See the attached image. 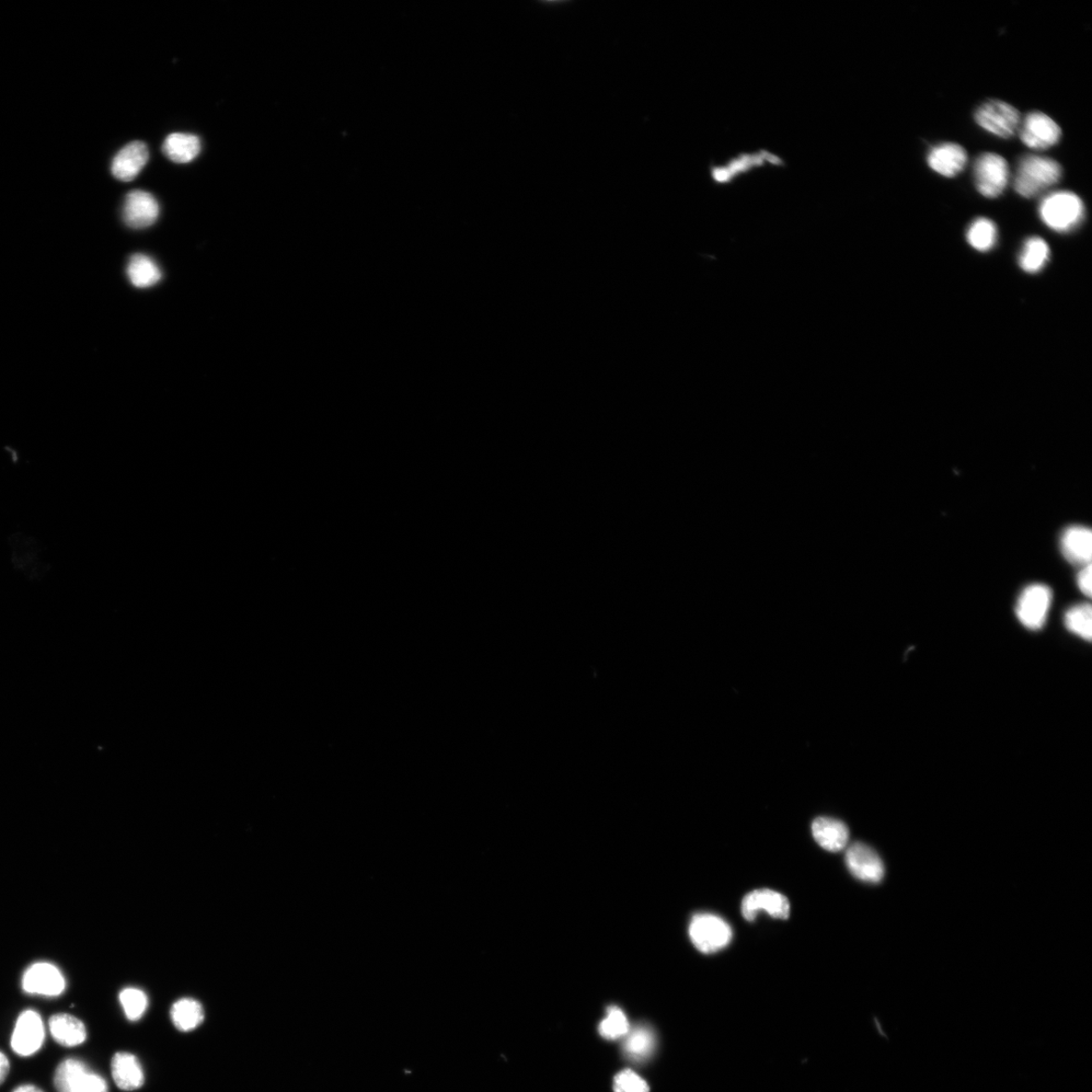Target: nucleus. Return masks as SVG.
Segmentation results:
<instances>
[{
	"label": "nucleus",
	"mask_w": 1092,
	"mask_h": 1092,
	"mask_svg": "<svg viewBox=\"0 0 1092 1092\" xmlns=\"http://www.w3.org/2000/svg\"><path fill=\"white\" fill-rule=\"evenodd\" d=\"M1061 178L1062 167L1056 160L1030 154L1019 161L1014 187L1022 198L1033 199L1057 185Z\"/></svg>",
	"instance_id": "1"
},
{
	"label": "nucleus",
	"mask_w": 1092,
	"mask_h": 1092,
	"mask_svg": "<svg viewBox=\"0 0 1092 1092\" xmlns=\"http://www.w3.org/2000/svg\"><path fill=\"white\" fill-rule=\"evenodd\" d=\"M1039 215L1043 223L1053 231L1069 233L1085 221V206L1074 192L1054 191L1041 201Z\"/></svg>",
	"instance_id": "2"
},
{
	"label": "nucleus",
	"mask_w": 1092,
	"mask_h": 1092,
	"mask_svg": "<svg viewBox=\"0 0 1092 1092\" xmlns=\"http://www.w3.org/2000/svg\"><path fill=\"white\" fill-rule=\"evenodd\" d=\"M689 937L697 950L711 954L730 944L732 930L720 916L703 913L695 914L690 922Z\"/></svg>",
	"instance_id": "3"
},
{
	"label": "nucleus",
	"mask_w": 1092,
	"mask_h": 1092,
	"mask_svg": "<svg viewBox=\"0 0 1092 1092\" xmlns=\"http://www.w3.org/2000/svg\"><path fill=\"white\" fill-rule=\"evenodd\" d=\"M54 1085L59 1092H109L106 1079L83 1061L66 1059L56 1069Z\"/></svg>",
	"instance_id": "4"
},
{
	"label": "nucleus",
	"mask_w": 1092,
	"mask_h": 1092,
	"mask_svg": "<svg viewBox=\"0 0 1092 1092\" xmlns=\"http://www.w3.org/2000/svg\"><path fill=\"white\" fill-rule=\"evenodd\" d=\"M974 119L986 132L1004 139L1015 136L1021 122L1020 113L1015 107L997 99L985 101L977 108Z\"/></svg>",
	"instance_id": "5"
},
{
	"label": "nucleus",
	"mask_w": 1092,
	"mask_h": 1092,
	"mask_svg": "<svg viewBox=\"0 0 1092 1092\" xmlns=\"http://www.w3.org/2000/svg\"><path fill=\"white\" fill-rule=\"evenodd\" d=\"M977 191L987 199H995L1002 194L1009 181L1007 161L996 153H983L977 157L973 168Z\"/></svg>",
	"instance_id": "6"
},
{
	"label": "nucleus",
	"mask_w": 1092,
	"mask_h": 1092,
	"mask_svg": "<svg viewBox=\"0 0 1092 1092\" xmlns=\"http://www.w3.org/2000/svg\"><path fill=\"white\" fill-rule=\"evenodd\" d=\"M1019 131L1022 143L1039 151L1059 144L1062 137L1059 125L1041 112H1029L1020 122Z\"/></svg>",
	"instance_id": "7"
},
{
	"label": "nucleus",
	"mask_w": 1092,
	"mask_h": 1092,
	"mask_svg": "<svg viewBox=\"0 0 1092 1092\" xmlns=\"http://www.w3.org/2000/svg\"><path fill=\"white\" fill-rule=\"evenodd\" d=\"M1052 602V593L1047 585H1031L1020 594L1017 604V615L1022 625L1032 630L1040 629L1046 623Z\"/></svg>",
	"instance_id": "8"
},
{
	"label": "nucleus",
	"mask_w": 1092,
	"mask_h": 1092,
	"mask_svg": "<svg viewBox=\"0 0 1092 1092\" xmlns=\"http://www.w3.org/2000/svg\"><path fill=\"white\" fill-rule=\"evenodd\" d=\"M45 1041V1027L41 1016L33 1009L22 1011L11 1036V1048L21 1057L37 1053Z\"/></svg>",
	"instance_id": "9"
},
{
	"label": "nucleus",
	"mask_w": 1092,
	"mask_h": 1092,
	"mask_svg": "<svg viewBox=\"0 0 1092 1092\" xmlns=\"http://www.w3.org/2000/svg\"><path fill=\"white\" fill-rule=\"evenodd\" d=\"M846 864L849 872L861 881L879 883L884 877L885 869L880 856L866 844L850 846L847 850Z\"/></svg>",
	"instance_id": "10"
},
{
	"label": "nucleus",
	"mask_w": 1092,
	"mask_h": 1092,
	"mask_svg": "<svg viewBox=\"0 0 1092 1092\" xmlns=\"http://www.w3.org/2000/svg\"><path fill=\"white\" fill-rule=\"evenodd\" d=\"M159 204L151 193L133 191L126 194L123 205V220L133 229L152 226L159 217Z\"/></svg>",
	"instance_id": "11"
},
{
	"label": "nucleus",
	"mask_w": 1092,
	"mask_h": 1092,
	"mask_svg": "<svg viewBox=\"0 0 1092 1092\" xmlns=\"http://www.w3.org/2000/svg\"><path fill=\"white\" fill-rule=\"evenodd\" d=\"M22 988L27 993L59 996L65 990V980L59 968L49 963H37L26 971Z\"/></svg>",
	"instance_id": "12"
},
{
	"label": "nucleus",
	"mask_w": 1092,
	"mask_h": 1092,
	"mask_svg": "<svg viewBox=\"0 0 1092 1092\" xmlns=\"http://www.w3.org/2000/svg\"><path fill=\"white\" fill-rule=\"evenodd\" d=\"M760 911L775 918L786 919L790 914V904L783 894L774 890H755L743 899L742 913L746 921L753 922Z\"/></svg>",
	"instance_id": "13"
},
{
	"label": "nucleus",
	"mask_w": 1092,
	"mask_h": 1092,
	"mask_svg": "<svg viewBox=\"0 0 1092 1092\" xmlns=\"http://www.w3.org/2000/svg\"><path fill=\"white\" fill-rule=\"evenodd\" d=\"M928 164L937 174L945 178H955L968 163L965 149L956 143H941L930 149L927 156Z\"/></svg>",
	"instance_id": "14"
},
{
	"label": "nucleus",
	"mask_w": 1092,
	"mask_h": 1092,
	"mask_svg": "<svg viewBox=\"0 0 1092 1092\" xmlns=\"http://www.w3.org/2000/svg\"><path fill=\"white\" fill-rule=\"evenodd\" d=\"M149 159L146 144L139 141L125 145L114 156L112 164V174L121 181H131L139 176Z\"/></svg>",
	"instance_id": "15"
},
{
	"label": "nucleus",
	"mask_w": 1092,
	"mask_h": 1092,
	"mask_svg": "<svg viewBox=\"0 0 1092 1092\" xmlns=\"http://www.w3.org/2000/svg\"><path fill=\"white\" fill-rule=\"evenodd\" d=\"M112 1075L117 1086L125 1091L139 1089L144 1085V1072L137 1057L130 1053H117L112 1061Z\"/></svg>",
	"instance_id": "16"
},
{
	"label": "nucleus",
	"mask_w": 1092,
	"mask_h": 1092,
	"mask_svg": "<svg viewBox=\"0 0 1092 1092\" xmlns=\"http://www.w3.org/2000/svg\"><path fill=\"white\" fill-rule=\"evenodd\" d=\"M1065 558L1076 565H1089L1092 557V533L1084 526L1068 528L1061 538Z\"/></svg>",
	"instance_id": "17"
},
{
	"label": "nucleus",
	"mask_w": 1092,
	"mask_h": 1092,
	"mask_svg": "<svg viewBox=\"0 0 1092 1092\" xmlns=\"http://www.w3.org/2000/svg\"><path fill=\"white\" fill-rule=\"evenodd\" d=\"M812 835L822 848L831 852H838L847 846L849 832L841 821L819 818L812 823Z\"/></svg>",
	"instance_id": "18"
},
{
	"label": "nucleus",
	"mask_w": 1092,
	"mask_h": 1092,
	"mask_svg": "<svg viewBox=\"0 0 1092 1092\" xmlns=\"http://www.w3.org/2000/svg\"><path fill=\"white\" fill-rule=\"evenodd\" d=\"M49 1029L53 1039L64 1047H76L87 1038L84 1022L68 1014H59L51 1017Z\"/></svg>",
	"instance_id": "19"
},
{
	"label": "nucleus",
	"mask_w": 1092,
	"mask_h": 1092,
	"mask_svg": "<svg viewBox=\"0 0 1092 1092\" xmlns=\"http://www.w3.org/2000/svg\"><path fill=\"white\" fill-rule=\"evenodd\" d=\"M163 149L164 154L174 163L189 164L198 157L202 144L197 136L175 133L166 138Z\"/></svg>",
	"instance_id": "20"
},
{
	"label": "nucleus",
	"mask_w": 1092,
	"mask_h": 1092,
	"mask_svg": "<svg viewBox=\"0 0 1092 1092\" xmlns=\"http://www.w3.org/2000/svg\"><path fill=\"white\" fill-rule=\"evenodd\" d=\"M1050 260V247L1040 237H1031L1022 245L1019 263L1022 270L1034 274L1040 272Z\"/></svg>",
	"instance_id": "21"
},
{
	"label": "nucleus",
	"mask_w": 1092,
	"mask_h": 1092,
	"mask_svg": "<svg viewBox=\"0 0 1092 1092\" xmlns=\"http://www.w3.org/2000/svg\"><path fill=\"white\" fill-rule=\"evenodd\" d=\"M126 274L132 284L139 289L153 286L163 278V272L155 261L144 255H135L130 258Z\"/></svg>",
	"instance_id": "22"
},
{
	"label": "nucleus",
	"mask_w": 1092,
	"mask_h": 1092,
	"mask_svg": "<svg viewBox=\"0 0 1092 1092\" xmlns=\"http://www.w3.org/2000/svg\"><path fill=\"white\" fill-rule=\"evenodd\" d=\"M170 1014L175 1027L185 1033L197 1029L204 1019L203 1006L191 998L178 1000L172 1006Z\"/></svg>",
	"instance_id": "23"
},
{
	"label": "nucleus",
	"mask_w": 1092,
	"mask_h": 1092,
	"mask_svg": "<svg viewBox=\"0 0 1092 1092\" xmlns=\"http://www.w3.org/2000/svg\"><path fill=\"white\" fill-rule=\"evenodd\" d=\"M997 227L991 218L977 217L967 229L968 243L977 251H991L997 243Z\"/></svg>",
	"instance_id": "24"
},
{
	"label": "nucleus",
	"mask_w": 1092,
	"mask_h": 1092,
	"mask_svg": "<svg viewBox=\"0 0 1092 1092\" xmlns=\"http://www.w3.org/2000/svg\"><path fill=\"white\" fill-rule=\"evenodd\" d=\"M1065 625L1074 635L1085 640L1092 637V612L1089 604L1076 605L1067 612Z\"/></svg>",
	"instance_id": "25"
},
{
	"label": "nucleus",
	"mask_w": 1092,
	"mask_h": 1092,
	"mask_svg": "<svg viewBox=\"0 0 1092 1092\" xmlns=\"http://www.w3.org/2000/svg\"><path fill=\"white\" fill-rule=\"evenodd\" d=\"M629 1022L624 1011L617 1006L607 1010V1017L601 1022L599 1032L606 1040H618L629 1033Z\"/></svg>",
	"instance_id": "26"
},
{
	"label": "nucleus",
	"mask_w": 1092,
	"mask_h": 1092,
	"mask_svg": "<svg viewBox=\"0 0 1092 1092\" xmlns=\"http://www.w3.org/2000/svg\"><path fill=\"white\" fill-rule=\"evenodd\" d=\"M654 1034L647 1028H638L629 1034L625 1051L634 1059H642L654 1048Z\"/></svg>",
	"instance_id": "27"
},
{
	"label": "nucleus",
	"mask_w": 1092,
	"mask_h": 1092,
	"mask_svg": "<svg viewBox=\"0 0 1092 1092\" xmlns=\"http://www.w3.org/2000/svg\"><path fill=\"white\" fill-rule=\"evenodd\" d=\"M120 1002L125 1017L130 1020H140L148 1006L145 993L133 987L125 988L120 993Z\"/></svg>",
	"instance_id": "28"
},
{
	"label": "nucleus",
	"mask_w": 1092,
	"mask_h": 1092,
	"mask_svg": "<svg viewBox=\"0 0 1092 1092\" xmlns=\"http://www.w3.org/2000/svg\"><path fill=\"white\" fill-rule=\"evenodd\" d=\"M615 1092H650V1086L645 1079L636 1072L626 1069L619 1072L614 1078Z\"/></svg>",
	"instance_id": "29"
},
{
	"label": "nucleus",
	"mask_w": 1092,
	"mask_h": 1092,
	"mask_svg": "<svg viewBox=\"0 0 1092 1092\" xmlns=\"http://www.w3.org/2000/svg\"><path fill=\"white\" fill-rule=\"evenodd\" d=\"M1091 574V565L1089 563V565L1085 566V568L1079 572L1077 577V584L1080 591H1082L1087 597H1091L1092 592Z\"/></svg>",
	"instance_id": "30"
},
{
	"label": "nucleus",
	"mask_w": 1092,
	"mask_h": 1092,
	"mask_svg": "<svg viewBox=\"0 0 1092 1092\" xmlns=\"http://www.w3.org/2000/svg\"><path fill=\"white\" fill-rule=\"evenodd\" d=\"M9 1072V1061L7 1055L0 1051V1085L5 1083Z\"/></svg>",
	"instance_id": "31"
},
{
	"label": "nucleus",
	"mask_w": 1092,
	"mask_h": 1092,
	"mask_svg": "<svg viewBox=\"0 0 1092 1092\" xmlns=\"http://www.w3.org/2000/svg\"><path fill=\"white\" fill-rule=\"evenodd\" d=\"M13 1092H44V1091L41 1090L37 1086L27 1085L19 1086Z\"/></svg>",
	"instance_id": "32"
}]
</instances>
